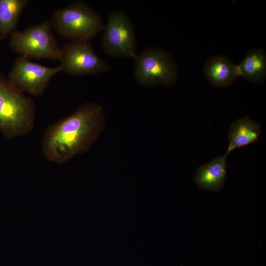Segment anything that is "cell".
Segmentation results:
<instances>
[{"label":"cell","instance_id":"1","mask_svg":"<svg viewBox=\"0 0 266 266\" xmlns=\"http://www.w3.org/2000/svg\"><path fill=\"white\" fill-rule=\"evenodd\" d=\"M101 105L87 102L69 115L47 127L41 148L49 162L63 164L87 152L104 128Z\"/></svg>","mask_w":266,"mask_h":266},{"label":"cell","instance_id":"2","mask_svg":"<svg viewBox=\"0 0 266 266\" xmlns=\"http://www.w3.org/2000/svg\"><path fill=\"white\" fill-rule=\"evenodd\" d=\"M34 101L0 72V131L8 138L23 136L33 129Z\"/></svg>","mask_w":266,"mask_h":266},{"label":"cell","instance_id":"3","mask_svg":"<svg viewBox=\"0 0 266 266\" xmlns=\"http://www.w3.org/2000/svg\"><path fill=\"white\" fill-rule=\"evenodd\" d=\"M50 22L51 27L70 41H89L105 27L100 16L80 1L56 10Z\"/></svg>","mask_w":266,"mask_h":266},{"label":"cell","instance_id":"4","mask_svg":"<svg viewBox=\"0 0 266 266\" xmlns=\"http://www.w3.org/2000/svg\"><path fill=\"white\" fill-rule=\"evenodd\" d=\"M50 21L45 20L22 31L10 35L9 45L13 51L25 58L48 59L60 61L61 48L53 34Z\"/></svg>","mask_w":266,"mask_h":266},{"label":"cell","instance_id":"5","mask_svg":"<svg viewBox=\"0 0 266 266\" xmlns=\"http://www.w3.org/2000/svg\"><path fill=\"white\" fill-rule=\"evenodd\" d=\"M134 60V75L142 86H170L177 80L178 69L170 55L156 48L146 49Z\"/></svg>","mask_w":266,"mask_h":266},{"label":"cell","instance_id":"6","mask_svg":"<svg viewBox=\"0 0 266 266\" xmlns=\"http://www.w3.org/2000/svg\"><path fill=\"white\" fill-rule=\"evenodd\" d=\"M103 31L100 45L107 54L116 57L135 58L137 54L135 29L124 11L111 13Z\"/></svg>","mask_w":266,"mask_h":266},{"label":"cell","instance_id":"7","mask_svg":"<svg viewBox=\"0 0 266 266\" xmlns=\"http://www.w3.org/2000/svg\"><path fill=\"white\" fill-rule=\"evenodd\" d=\"M60 61L62 70L73 76L101 74L110 69L109 65L97 55L89 41L65 44Z\"/></svg>","mask_w":266,"mask_h":266},{"label":"cell","instance_id":"8","mask_svg":"<svg viewBox=\"0 0 266 266\" xmlns=\"http://www.w3.org/2000/svg\"><path fill=\"white\" fill-rule=\"evenodd\" d=\"M61 71L60 65L47 67L20 56L15 61L8 79L22 92L40 96L47 89L51 78Z\"/></svg>","mask_w":266,"mask_h":266},{"label":"cell","instance_id":"9","mask_svg":"<svg viewBox=\"0 0 266 266\" xmlns=\"http://www.w3.org/2000/svg\"><path fill=\"white\" fill-rule=\"evenodd\" d=\"M228 156L225 153L198 167L194 181L200 189L219 192L223 189L227 178Z\"/></svg>","mask_w":266,"mask_h":266},{"label":"cell","instance_id":"10","mask_svg":"<svg viewBox=\"0 0 266 266\" xmlns=\"http://www.w3.org/2000/svg\"><path fill=\"white\" fill-rule=\"evenodd\" d=\"M203 71L208 81L216 88L228 87L239 77L237 65L222 55L210 57L204 64Z\"/></svg>","mask_w":266,"mask_h":266},{"label":"cell","instance_id":"11","mask_svg":"<svg viewBox=\"0 0 266 266\" xmlns=\"http://www.w3.org/2000/svg\"><path fill=\"white\" fill-rule=\"evenodd\" d=\"M261 125L246 116L233 122L228 130L229 145L225 154L229 155L235 149L258 141L261 133Z\"/></svg>","mask_w":266,"mask_h":266},{"label":"cell","instance_id":"12","mask_svg":"<svg viewBox=\"0 0 266 266\" xmlns=\"http://www.w3.org/2000/svg\"><path fill=\"white\" fill-rule=\"evenodd\" d=\"M239 76L256 83H263L266 77V53L262 49L250 50L237 65Z\"/></svg>","mask_w":266,"mask_h":266},{"label":"cell","instance_id":"13","mask_svg":"<svg viewBox=\"0 0 266 266\" xmlns=\"http://www.w3.org/2000/svg\"><path fill=\"white\" fill-rule=\"evenodd\" d=\"M27 0H0V39L3 40L16 30Z\"/></svg>","mask_w":266,"mask_h":266}]
</instances>
